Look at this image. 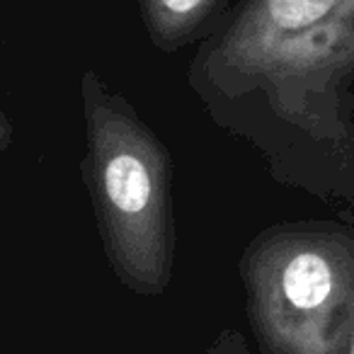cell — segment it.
<instances>
[{
    "mask_svg": "<svg viewBox=\"0 0 354 354\" xmlns=\"http://www.w3.org/2000/svg\"><path fill=\"white\" fill-rule=\"evenodd\" d=\"M218 95H262L318 129L354 85V0H241L199 51Z\"/></svg>",
    "mask_w": 354,
    "mask_h": 354,
    "instance_id": "6da1fadb",
    "label": "cell"
},
{
    "mask_svg": "<svg viewBox=\"0 0 354 354\" xmlns=\"http://www.w3.org/2000/svg\"><path fill=\"white\" fill-rule=\"evenodd\" d=\"M83 100L90 183L109 257L131 289L160 294L172 252L165 151L95 73L83 78Z\"/></svg>",
    "mask_w": 354,
    "mask_h": 354,
    "instance_id": "7a4b0ae2",
    "label": "cell"
},
{
    "mask_svg": "<svg viewBox=\"0 0 354 354\" xmlns=\"http://www.w3.org/2000/svg\"><path fill=\"white\" fill-rule=\"evenodd\" d=\"M255 328L270 354H349L354 243L337 233L281 231L248 255Z\"/></svg>",
    "mask_w": 354,
    "mask_h": 354,
    "instance_id": "3957f363",
    "label": "cell"
},
{
    "mask_svg": "<svg viewBox=\"0 0 354 354\" xmlns=\"http://www.w3.org/2000/svg\"><path fill=\"white\" fill-rule=\"evenodd\" d=\"M221 0H141L148 35L170 51L189 41L216 12Z\"/></svg>",
    "mask_w": 354,
    "mask_h": 354,
    "instance_id": "277c9868",
    "label": "cell"
},
{
    "mask_svg": "<svg viewBox=\"0 0 354 354\" xmlns=\"http://www.w3.org/2000/svg\"><path fill=\"white\" fill-rule=\"evenodd\" d=\"M349 354H354V306H352V339H349Z\"/></svg>",
    "mask_w": 354,
    "mask_h": 354,
    "instance_id": "5b68a950",
    "label": "cell"
}]
</instances>
